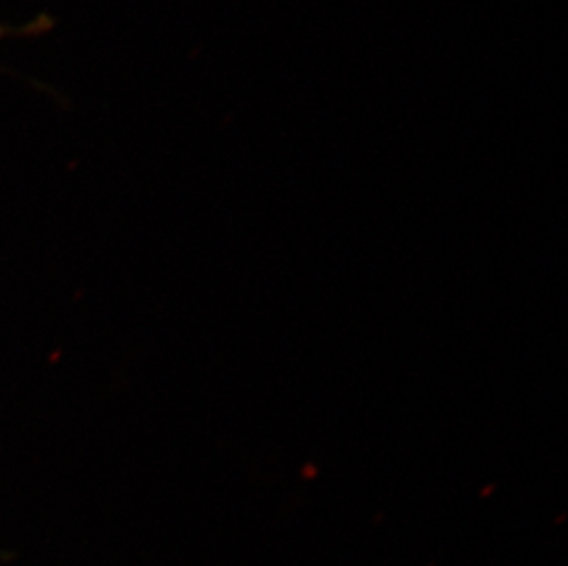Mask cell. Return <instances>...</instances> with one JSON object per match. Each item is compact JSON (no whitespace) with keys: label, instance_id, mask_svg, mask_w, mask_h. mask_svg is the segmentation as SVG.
Here are the masks:
<instances>
[{"label":"cell","instance_id":"1","mask_svg":"<svg viewBox=\"0 0 568 566\" xmlns=\"http://www.w3.org/2000/svg\"><path fill=\"white\" fill-rule=\"evenodd\" d=\"M50 27L49 19H38V21H33L30 27L24 28H10L4 27V24H0V39L8 38L11 33H16V36H22V33H36L43 32L44 28Z\"/></svg>","mask_w":568,"mask_h":566}]
</instances>
